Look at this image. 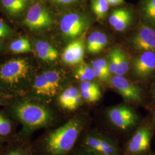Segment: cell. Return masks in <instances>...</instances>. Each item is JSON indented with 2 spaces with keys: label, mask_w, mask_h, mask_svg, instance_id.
<instances>
[{
  "label": "cell",
  "mask_w": 155,
  "mask_h": 155,
  "mask_svg": "<svg viewBox=\"0 0 155 155\" xmlns=\"http://www.w3.org/2000/svg\"><path fill=\"white\" fill-rule=\"evenodd\" d=\"M83 127L79 117H73L50 129L32 141L35 155H68L76 143Z\"/></svg>",
  "instance_id": "1"
},
{
  "label": "cell",
  "mask_w": 155,
  "mask_h": 155,
  "mask_svg": "<svg viewBox=\"0 0 155 155\" xmlns=\"http://www.w3.org/2000/svg\"><path fill=\"white\" fill-rule=\"evenodd\" d=\"M8 116L21 126L17 135L25 139H31L35 132L55 123V117L48 108L28 100L16 102Z\"/></svg>",
  "instance_id": "2"
},
{
  "label": "cell",
  "mask_w": 155,
  "mask_h": 155,
  "mask_svg": "<svg viewBox=\"0 0 155 155\" xmlns=\"http://www.w3.org/2000/svg\"><path fill=\"white\" fill-rule=\"evenodd\" d=\"M61 83L60 73L56 71H49L35 78L32 90L38 97L51 99L58 94Z\"/></svg>",
  "instance_id": "3"
},
{
  "label": "cell",
  "mask_w": 155,
  "mask_h": 155,
  "mask_svg": "<svg viewBox=\"0 0 155 155\" xmlns=\"http://www.w3.org/2000/svg\"><path fill=\"white\" fill-rule=\"evenodd\" d=\"M29 69V63L24 59L7 61L0 67V81L12 89L27 78Z\"/></svg>",
  "instance_id": "4"
},
{
  "label": "cell",
  "mask_w": 155,
  "mask_h": 155,
  "mask_svg": "<svg viewBox=\"0 0 155 155\" xmlns=\"http://www.w3.org/2000/svg\"><path fill=\"white\" fill-rule=\"evenodd\" d=\"M89 25L86 16L80 13L72 12L61 18L60 27L61 32L68 38L75 39L83 33Z\"/></svg>",
  "instance_id": "5"
},
{
  "label": "cell",
  "mask_w": 155,
  "mask_h": 155,
  "mask_svg": "<svg viewBox=\"0 0 155 155\" xmlns=\"http://www.w3.org/2000/svg\"><path fill=\"white\" fill-rule=\"evenodd\" d=\"M24 23L29 29L38 30L50 27L52 24V18L45 6L37 2L29 8Z\"/></svg>",
  "instance_id": "6"
},
{
  "label": "cell",
  "mask_w": 155,
  "mask_h": 155,
  "mask_svg": "<svg viewBox=\"0 0 155 155\" xmlns=\"http://www.w3.org/2000/svg\"><path fill=\"white\" fill-rule=\"evenodd\" d=\"M111 123L122 130H126L134 126L137 121V117L131 109L125 106L112 107L107 112Z\"/></svg>",
  "instance_id": "7"
},
{
  "label": "cell",
  "mask_w": 155,
  "mask_h": 155,
  "mask_svg": "<svg viewBox=\"0 0 155 155\" xmlns=\"http://www.w3.org/2000/svg\"><path fill=\"white\" fill-rule=\"evenodd\" d=\"M132 43L136 50L155 52V29L148 25H142L133 35Z\"/></svg>",
  "instance_id": "8"
},
{
  "label": "cell",
  "mask_w": 155,
  "mask_h": 155,
  "mask_svg": "<svg viewBox=\"0 0 155 155\" xmlns=\"http://www.w3.org/2000/svg\"><path fill=\"white\" fill-rule=\"evenodd\" d=\"M32 139L22 138L17 134L9 140L0 149V155H35Z\"/></svg>",
  "instance_id": "9"
},
{
  "label": "cell",
  "mask_w": 155,
  "mask_h": 155,
  "mask_svg": "<svg viewBox=\"0 0 155 155\" xmlns=\"http://www.w3.org/2000/svg\"><path fill=\"white\" fill-rule=\"evenodd\" d=\"M111 83L113 87L125 100L136 102L141 101V89L127 78L116 75L111 78Z\"/></svg>",
  "instance_id": "10"
},
{
  "label": "cell",
  "mask_w": 155,
  "mask_h": 155,
  "mask_svg": "<svg viewBox=\"0 0 155 155\" xmlns=\"http://www.w3.org/2000/svg\"><path fill=\"white\" fill-rule=\"evenodd\" d=\"M152 132L147 126L139 128L127 145V150L132 154L136 155L146 151L150 147Z\"/></svg>",
  "instance_id": "11"
},
{
  "label": "cell",
  "mask_w": 155,
  "mask_h": 155,
  "mask_svg": "<svg viewBox=\"0 0 155 155\" xmlns=\"http://www.w3.org/2000/svg\"><path fill=\"white\" fill-rule=\"evenodd\" d=\"M155 71V52H143L133 63V72L140 78H147Z\"/></svg>",
  "instance_id": "12"
},
{
  "label": "cell",
  "mask_w": 155,
  "mask_h": 155,
  "mask_svg": "<svg viewBox=\"0 0 155 155\" xmlns=\"http://www.w3.org/2000/svg\"><path fill=\"white\" fill-rule=\"evenodd\" d=\"M84 55L83 37L73 40L67 46L62 54V59L68 65H77L82 63Z\"/></svg>",
  "instance_id": "13"
},
{
  "label": "cell",
  "mask_w": 155,
  "mask_h": 155,
  "mask_svg": "<svg viewBox=\"0 0 155 155\" xmlns=\"http://www.w3.org/2000/svg\"><path fill=\"white\" fill-rule=\"evenodd\" d=\"M82 99L80 91L75 87L70 86L59 95L58 103L63 110L72 111L81 105Z\"/></svg>",
  "instance_id": "14"
},
{
  "label": "cell",
  "mask_w": 155,
  "mask_h": 155,
  "mask_svg": "<svg viewBox=\"0 0 155 155\" xmlns=\"http://www.w3.org/2000/svg\"><path fill=\"white\" fill-rule=\"evenodd\" d=\"M132 21L131 12L125 8L117 9L111 13L109 22L117 31L122 32L127 29Z\"/></svg>",
  "instance_id": "15"
},
{
  "label": "cell",
  "mask_w": 155,
  "mask_h": 155,
  "mask_svg": "<svg viewBox=\"0 0 155 155\" xmlns=\"http://www.w3.org/2000/svg\"><path fill=\"white\" fill-rule=\"evenodd\" d=\"M108 39L105 33L94 31L90 34L86 43V49L90 54H98L105 48Z\"/></svg>",
  "instance_id": "16"
},
{
  "label": "cell",
  "mask_w": 155,
  "mask_h": 155,
  "mask_svg": "<svg viewBox=\"0 0 155 155\" xmlns=\"http://www.w3.org/2000/svg\"><path fill=\"white\" fill-rule=\"evenodd\" d=\"M20 125L5 113L0 112V136L7 139L15 137Z\"/></svg>",
  "instance_id": "17"
},
{
  "label": "cell",
  "mask_w": 155,
  "mask_h": 155,
  "mask_svg": "<svg viewBox=\"0 0 155 155\" xmlns=\"http://www.w3.org/2000/svg\"><path fill=\"white\" fill-rule=\"evenodd\" d=\"M80 92L83 99L88 102H97L101 97L99 86L91 81L82 82L80 84Z\"/></svg>",
  "instance_id": "18"
},
{
  "label": "cell",
  "mask_w": 155,
  "mask_h": 155,
  "mask_svg": "<svg viewBox=\"0 0 155 155\" xmlns=\"http://www.w3.org/2000/svg\"><path fill=\"white\" fill-rule=\"evenodd\" d=\"M35 47L38 55L43 61H54L59 57L58 51L47 41H39L36 43Z\"/></svg>",
  "instance_id": "19"
},
{
  "label": "cell",
  "mask_w": 155,
  "mask_h": 155,
  "mask_svg": "<svg viewBox=\"0 0 155 155\" xmlns=\"http://www.w3.org/2000/svg\"><path fill=\"white\" fill-rule=\"evenodd\" d=\"M92 67L94 69L95 78L101 81H106L110 77V71L109 62L105 59L100 58L93 61Z\"/></svg>",
  "instance_id": "20"
},
{
  "label": "cell",
  "mask_w": 155,
  "mask_h": 155,
  "mask_svg": "<svg viewBox=\"0 0 155 155\" xmlns=\"http://www.w3.org/2000/svg\"><path fill=\"white\" fill-rule=\"evenodd\" d=\"M74 77L82 82L91 81L95 78L92 66L86 63H81L76 69Z\"/></svg>",
  "instance_id": "21"
},
{
  "label": "cell",
  "mask_w": 155,
  "mask_h": 155,
  "mask_svg": "<svg viewBox=\"0 0 155 155\" xmlns=\"http://www.w3.org/2000/svg\"><path fill=\"white\" fill-rule=\"evenodd\" d=\"M29 0H2V5L12 15L18 14L25 10Z\"/></svg>",
  "instance_id": "22"
},
{
  "label": "cell",
  "mask_w": 155,
  "mask_h": 155,
  "mask_svg": "<svg viewBox=\"0 0 155 155\" xmlns=\"http://www.w3.org/2000/svg\"><path fill=\"white\" fill-rule=\"evenodd\" d=\"M141 11L144 18L155 26V0H143Z\"/></svg>",
  "instance_id": "23"
},
{
  "label": "cell",
  "mask_w": 155,
  "mask_h": 155,
  "mask_svg": "<svg viewBox=\"0 0 155 155\" xmlns=\"http://www.w3.org/2000/svg\"><path fill=\"white\" fill-rule=\"evenodd\" d=\"M109 4L106 0H93L91 8L98 19H102L109 10Z\"/></svg>",
  "instance_id": "24"
},
{
  "label": "cell",
  "mask_w": 155,
  "mask_h": 155,
  "mask_svg": "<svg viewBox=\"0 0 155 155\" xmlns=\"http://www.w3.org/2000/svg\"><path fill=\"white\" fill-rule=\"evenodd\" d=\"M10 49L16 54H22L32 51L29 41L26 38H20L12 42Z\"/></svg>",
  "instance_id": "25"
},
{
  "label": "cell",
  "mask_w": 155,
  "mask_h": 155,
  "mask_svg": "<svg viewBox=\"0 0 155 155\" xmlns=\"http://www.w3.org/2000/svg\"><path fill=\"white\" fill-rule=\"evenodd\" d=\"M121 51V49L119 48H114L113 50H111L109 54V65L110 71L112 74H116L117 69L118 65V60H119V56L120 54Z\"/></svg>",
  "instance_id": "26"
},
{
  "label": "cell",
  "mask_w": 155,
  "mask_h": 155,
  "mask_svg": "<svg viewBox=\"0 0 155 155\" xmlns=\"http://www.w3.org/2000/svg\"><path fill=\"white\" fill-rule=\"evenodd\" d=\"M129 68V64L127 58L124 52L121 50L118 60V65L115 75L123 76L128 71Z\"/></svg>",
  "instance_id": "27"
},
{
  "label": "cell",
  "mask_w": 155,
  "mask_h": 155,
  "mask_svg": "<svg viewBox=\"0 0 155 155\" xmlns=\"http://www.w3.org/2000/svg\"><path fill=\"white\" fill-rule=\"evenodd\" d=\"M10 33V29L8 26L1 20H0V38L8 36Z\"/></svg>",
  "instance_id": "28"
},
{
  "label": "cell",
  "mask_w": 155,
  "mask_h": 155,
  "mask_svg": "<svg viewBox=\"0 0 155 155\" xmlns=\"http://www.w3.org/2000/svg\"><path fill=\"white\" fill-rule=\"evenodd\" d=\"M55 3L62 5H70L77 3L79 0H53Z\"/></svg>",
  "instance_id": "29"
},
{
  "label": "cell",
  "mask_w": 155,
  "mask_h": 155,
  "mask_svg": "<svg viewBox=\"0 0 155 155\" xmlns=\"http://www.w3.org/2000/svg\"><path fill=\"white\" fill-rule=\"evenodd\" d=\"M110 6H117L124 3V0H106Z\"/></svg>",
  "instance_id": "30"
},
{
  "label": "cell",
  "mask_w": 155,
  "mask_h": 155,
  "mask_svg": "<svg viewBox=\"0 0 155 155\" xmlns=\"http://www.w3.org/2000/svg\"><path fill=\"white\" fill-rule=\"evenodd\" d=\"M10 139H5L1 136H0V149L2 148V147Z\"/></svg>",
  "instance_id": "31"
},
{
  "label": "cell",
  "mask_w": 155,
  "mask_h": 155,
  "mask_svg": "<svg viewBox=\"0 0 155 155\" xmlns=\"http://www.w3.org/2000/svg\"><path fill=\"white\" fill-rule=\"evenodd\" d=\"M153 98H154V100L155 101V88L154 89V91H153Z\"/></svg>",
  "instance_id": "32"
},
{
  "label": "cell",
  "mask_w": 155,
  "mask_h": 155,
  "mask_svg": "<svg viewBox=\"0 0 155 155\" xmlns=\"http://www.w3.org/2000/svg\"><path fill=\"white\" fill-rule=\"evenodd\" d=\"M153 121H154V124L155 125V114L154 115V117H153Z\"/></svg>",
  "instance_id": "33"
}]
</instances>
